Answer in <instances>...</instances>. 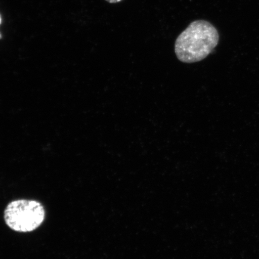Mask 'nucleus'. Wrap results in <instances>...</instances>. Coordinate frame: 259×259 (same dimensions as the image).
I'll list each match as a JSON object with an SVG mask.
<instances>
[{"label": "nucleus", "instance_id": "obj_2", "mask_svg": "<svg viewBox=\"0 0 259 259\" xmlns=\"http://www.w3.org/2000/svg\"><path fill=\"white\" fill-rule=\"evenodd\" d=\"M46 211L42 203L32 199H16L8 203L4 212L6 225L13 231L28 233L43 224Z\"/></svg>", "mask_w": 259, "mask_h": 259}, {"label": "nucleus", "instance_id": "obj_1", "mask_svg": "<svg viewBox=\"0 0 259 259\" xmlns=\"http://www.w3.org/2000/svg\"><path fill=\"white\" fill-rule=\"evenodd\" d=\"M219 41V32L214 26L200 19L190 23L177 37L175 52L181 62L196 63L208 57Z\"/></svg>", "mask_w": 259, "mask_h": 259}, {"label": "nucleus", "instance_id": "obj_4", "mask_svg": "<svg viewBox=\"0 0 259 259\" xmlns=\"http://www.w3.org/2000/svg\"><path fill=\"white\" fill-rule=\"evenodd\" d=\"M1 22H2V18H1V16H0V24H1Z\"/></svg>", "mask_w": 259, "mask_h": 259}, {"label": "nucleus", "instance_id": "obj_3", "mask_svg": "<svg viewBox=\"0 0 259 259\" xmlns=\"http://www.w3.org/2000/svg\"><path fill=\"white\" fill-rule=\"evenodd\" d=\"M107 2L112 3V4H115V3H118L122 1V0H106Z\"/></svg>", "mask_w": 259, "mask_h": 259}]
</instances>
